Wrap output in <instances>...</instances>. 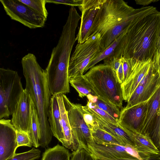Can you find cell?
<instances>
[{
	"label": "cell",
	"instance_id": "1",
	"mask_svg": "<svg viewBox=\"0 0 160 160\" xmlns=\"http://www.w3.org/2000/svg\"><path fill=\"white\" fill-rule=\"evenodd\" d=\"M160 37V12L152 6L135 18L125 31L123 57L152 60Z\"/></svg>",
	"mask_w": 160,
	"mask_h": 160
},
{
	"label": "cell",
	"instance_id": "2",
	"mask_svg": "<svg viewBox=\"0 0 160 160\" xmlns=\"http://www.w3.org/2000/svg\"><path fill=\"white\" fill-rule=\"evenodd\" d=\"M21 63L26 80L25 89L30 94L39 118L40 146L47 147L53 134L48 120L51 95L46 75L32 53L23 57Z\"/></svg>",
	"mask_w": 160,
	"mask_h": 160
},
{
	"label": "cell",
	"instance_id": "3",
	"mask_svg": "<svg viewBox=\"0 0 160 160\" xmlns=\"http://www.w3.org/2000/svg\"><path fill=\"white\" fill-rule=\"evenodd\" d=\"M79 21L76 17H68L58 43L52 49L48 66L43 70L52 96L70 92L68 66Z\"/></svg>",
	"mask_w": 160,
	"mask_h": 160
},
{
	"label": "cell",
	"instance_id": "4",
	"mask_svg": "<svg viewBox=\"0 0 160 160\" xmlns=\"http://www.w3.org/2000/svg\"><path fill=\"white\" fill-rule=\"evenodd\" d=\"M146 7L135 9L123 0H104L96 15L89 38L99 33L104 50L126 31Z\"/></svg>",
	"mask_w": 160,
	"mask_h": 160
},
{
	"label": "cell",
	"instance_id": "5",
	"mask_svg": "<svg viewBox=\"0 0 160 160\" xmlns=\"http://www.w3.org/2000/svg\"><path fill=\"white\" fill-rule=\"evenodd\" d=\"M83 76L101 100L119 109L123 108L121 84L112 67L100 64L91 68Z\"/></svg>",
	"mask_w": 160,
	"mask_h": 160
},
{
	"label": "cell",
	"instance_id": "6",
	"mask_svg": "<svg viewBox=\"0 0 160 160\" xmlns=\"http://www.w3.org/2000/svg\"><path fill=\"white\" fill-rule=\"evenodd\" d=\"M18 72L0 68V119L12 115L24 90Z\"/></svg>",
	"mask_w": 160,
	"mask_h": 160
},
{
	"label": "cell",
	"instance_id": "7",
	"mask_svg": "<svg viewBox=\"0 0 160 160\" xmlns=\"http://www.w3.org/2000/svg\"><path fill=\"white\" fill-rule=\"evenodd\" d=\"M101 40V36L98 33L83 43H78L70 59L69 79L83 75L89 64L103 51Z\"/></svg>",
	"mask_w": 160,
	"mask_h": 160
},
{
	"label": "cell",
	"instance_id": "8",
	"mask_svg": "<svg viewBox=\"0 0 160 160\" xmlns=\"http://www.w3.org/2000/svg\"><path fill=\"white\" fill-rule=\"evenodd\" d=\"M62 97L77 147L78 149L80 147L88 148V144L93 142L91 131L83 119L82 105L72 102L65 94H62Z\"/></svg>",
	"mask_w": 160,
	"mask_h": 160
},
{
	"label": "cell",
	"instance_id": "9",
	"mask_svg": "<svg viewBox=\"0 0 160 160\" xmlns=\"http://www.w3.org/2000/svg\"><path fill=\"white\" fill-rule=\"evenodd\" d=\"M0 2L12 19L31 29L44 26L47 19L19 0H0Z\"/></svg>",
	"mask_w": 160,
	"mask_h": 160
},
{
	"label": "cell",
	"instance_id": "10",
	"mask_svg": "<svg viewBox=\"0 0 160 160\" xmlns=\"http://www.w3.org/2000/svg\"><path fill=\"white\" fill-rule=\"evenodd\" d=\"M160 87V72L152 63L131 95L125 108H127L150 98Z\"/></svg>",
	"mask_w": 160,
	"mask_h": 160
},
{
	"label": "cell",
	"instance_id": "11",
	"mask_svg": "<svg viewBox=\"0 0 160 160\" xmlns=\"http://www.w3.org/2000/svg\"><path fill=\"white\" fill-rule=\"evenodd\" d=\"M153 96L145 101L128 108H123L120 112L118 119L119 125L130 131L140 133L149 103Z\"/></svg>",
	"mask_w": 160,
	"mask_h": 160
},
{
	"label": "cell",
	"instance_id": "12",
	"mask_svg": "<svg viewBox=\"0 0 160 160\" xmlns=\"http://www.w3.org/2000/svg\"><path fill=\"white\" fill-rule=\"evenodd\" d=\"M104 0H83L78 8L81 12V22L76 37L78 43H82L89 37V34L96 15Z\"/></svg>",
	"mask_w": 160,
	"mask_h": 160
},
{
	"label": "cell",
	"instance_id": "13",
	"mask_svg": "<svg viewBox=\"0 0 160 160\" xmlns=\"http://www.w3.org/2000/svg\"><path fill=\"white\" fill-rule=\"evenodd\" d=\"M32 100L29 93L24 89L17 103L11 120L16 130L25 132L28 135L31 125Z\"/></svg>",
	"mask_w": 160,
	"mask_h": 160
},
{
	"label": "cell",
	"instance_id": "14",
	"mask_svg": "<svg viewBox=\"0 0 160 160\" xmlns=\"http://www.w3.org/2000/svg\"><path fill=\"white\" fill-rule=\"evenodd\" d=\"M18 148L16 129L11 120H0V160L13 157Z\"/></svg>",
	"mask_w": 160,
	"mask_h": 160
},
{
	"label": "cell",
	"instance_id": "15",
	"mask_svg": "<svg viewBox=\"0 0 160 160\" xmlns=\"http://www.w3.org/2000/svg\"><path fill=\"white\" fill-rule=\"evenodd\" d=\"M88 148L97 160H113L123 158L135 159L128 147L114 144H88Z\"/></svg>",
	"mask_w": 160,
	"mask_h": 160
},
{
	"label": "cell",
	"instance_id": "16",
	"mask_svg": "<svg viewBox=\"0 0 160 160\" xmlns=\"http://www.w3.org/2000/svg\"><path fill=\"white\" fill-rule=\"evenodd\" d=\"M82 108L91 114L99 124V128L102 129L115 137L125 147H135V145L130 135L131 131L126 129L120 125L111 123L103 118L86 105L82 106Z\"/></svg>",
	"mask_w": 160,
	"mask_h": 160
},
{
	"label": "cell",
	"instance_id": "17",
	"mask_svg": "<svg viewBox=\"0 0 160 160\" xmlns=\"http://www.w3.org/2000/svg\"><path fill=\"white\" fill-rule=\"evenodd\" d=\"M153 62L150 59L137 61L128 79L121 84L123 99L128 102L131 95L149 70Z\"/></svg>",
	"mask_w": 160,
	"mask_h": 160
},
{
	"label": "cell",
	"instance_id": "18",
	"mask_svg": "<svg viewBox=\"0 0 160 160\" xmlns=\"http://www.w3.org/2000/svg\"><path fill=\"white\" fill-rule=\"evenodd\" d=\"M160 114V87L152 97L140 133L149 137Z\"/></svg>",
	"mask_w": 160,
	"mask_h": 160
},
{
	"label": "cell",
	"instance_id": "19",
	"mask_svg": "<svg viewBox=\"0 0 160 160\" xmlns=\"http://www.w3.org/2000/svg\"><path fill=\"white\" fill-rule=\"evenodd\" d=\"M48 120L53 135L64 147V137L62 126L61 114L57 95H52L51 97Z\"/></svg>",
	"mask_w": 160,
	"mask_h": 160
},
{
	"label": "cell",
	"instance_id": "20",
	"mask_svg": "<svg viewBox=\"0 0 160 160\" xmlns=\"http://www.w3.org/2000/svg\"><path fill=\"white\" fill-rule=\"evenodd\" d=\"M125 31L115 39L107 48L89 64L85 68L84 72L95 66L98 62L108 57L114 56L121 58L123 57L124 38Z\"/></svg>",
	"mask_w": 160,
	"mask_h": 160
},
{
	"label": "cell",
	"instance_id": "21",
	"mask_svg": "<svg viewBox=\"0 0 160 160\" xmlns=\"http://www.w3.org/2000/svg\"><path fill=\"white\" fill-rule=\"evenodd\" d=\"M57 95L61 114L62 126L64 137V147L72 151H75L78 149L73 137L67 113L64 107L62 94H60Z\"/></svg>",
	"mask_w": 160,
	"mask_h": 160
},
{
	"label": "cell",
	"instance_id": "22",
	"mask_svg": "<svg viewBox=\"0 0 160 160\" xmlns=\"http://www.w3.org/2000/svg\"><path fill=\"white\" fill-rule=\"evenodd\" d=\"M130 135L135 147L141 151L150 155L158 154L160 151L148 135L131 131Z\"/></svg>",
	"mask_w": 160,
	"mask_h": 160
},
{
	"label": "cell",
	"instance_id": "23",
	"mask_svg": "<svg viewBox=\"0 0 160 160\" xmlns=\"http://www.w3.org/2000/svg\"><path fill=\"white\" fill-rule=\"evenodd\" d=\"M31 125L28 136L32 146L37 148L40 146L39 143V136L40 123L38 113L32 100L31 102Z\"/></svg>",
	"mask_w": 160,
	"mask_h": 160
},
{
	"label": "cell",
	"instance_id": "24",
	"mask_svg": "<svg viewBox=\"0 0 160 160\" xmlns=\"http://www.w3.org/2000/svg\"><path fill=\"white\" fill-rule=\"evenodd\" d=\"M83 75L69 78L71 85L77 91L79 96L81 98L89 95L97 96L88 84Z\"/></svg>",
	"mask_w": 160,
	"mask_h": 160
},
{
	"label": "cell",
	"instance_id": "25",
	"mask_svg": "<svg viewBox=\"0 0 160 160\" xmlns=\"http://www.w3.org/2000/svg\"><path fill=\"white\" fill-rule=\"evenodd\" d=\"M71 154L66 148L58 144L46 149L43 154L42 160H70Z\"/></svg>",
	"mask_w": 160,
	"mask_h": 160
},
{
	"label": "cell",
	"instance_id": "26",
	"mask_svg": "<svg viewBox=\"0 0 160 160\" xmlns=\"http://www.w3.org/2000/svg\"><path fill=\"white\" fill-rule=\"evenodd\" d=\"M91 134L93 142L97 144H114L123 146L118 139L101 129L93 130Z\"/></svg>",
	"mask_w": 160,
	"mask_h": 160
},
{
	"label": "cell",
	"instance_id": "27",
	"mask_svg": "<svg viewBox=\"0 0 160 160\" xmlns=\"http://www.w3.org/2000/svg\"><path fill=\"white\" fill-rule=\"evenodd\" d=\"M87 97L88 100L94 103L98 108L118 121L120 112L119 108L102 101L98 96L89 95Z\"/></svg>",
	"mask_w": 160,
	"mask_h": 160
},
{
	"label": "cell",
	"instance_id": "28",
	"mask_svg": "<svg viewBox=\"0 0 160 160\" xmlns=\"http://www.w3.org/2000/svg\"><path fill=\"white\" fill-rule=\"evenodd\" d=\"M47 19L48 13L46 9V0H19Z\"/></svg>",
	"mask_w": 160,
	"mask_h": 160
},
{
	"label": "cell",
	"instance_id": "29",
	"mask_svg": "<svg viewBox=\"0 0 160 160\" xmlns=\"http://www.w3.org/2000/svg\"><path fill=\"white\" fill-rule=\"evenodd\" d=\"M40 153L39 149L33 148L26 152L15 153L13 157L6 160H34L40 158Z\"/></svg>",
	"mask_w": 160,
	"mask_h": 160
},
{
	"label": "cell",
	"instance_id": "30",
	"mask_svg": "<svg viewBox=\"0 0 160 160\" xmlns=\"http://www.w3.org/2000/svg\"><path fill=\"white\" fill-rule=\"evenodd\" d=\"M71 160H97L88 148L80 147L71 154Z\"/></svg>",
	"mask_w": 160,
	"mask_h": 160
},
{
	"label": "cell",
	"instance_id": "31",
	"mask_svg": "<svg viewBox=\"0 0 160 160\" xmlns=\"http://www.w3.org/2000/svg\"><path fill=\"white\" fill-rule=\"evenodd\" d=\"M86 105L98 115L106 119L108 121L117 125H120L118 121L111 116L106 112L98 108L94 103L88 100Z\"/></svg>",
	"mask_w": 160,
	"mask_h": 160
},
{
	"label": "cell",
	"instance_id": "32",
	"mask_svg": "<svg viewBox=\"0 0 160 160\" xmlns=\"http://www.w3.org/2000/svg\"><path fill=\"white\" fill-rule=\"evenodd\" d=\"M137 61L138 60L132 59H126L122 57L123 82L128 79L131 75L134 65Z\"/></svg>",
	"mask_w": 160,
	"mask_h": 160
},
{
	"label": "cell",
	"instance_id": "33",
	"mask_svg": "<svg viewBox=\"0 0 160 160\" xmlns=\"http://www.w3.org/2000/svg\"><path fill=\"white\" fill-rule=\"evenodd\" d=\"M16 135L18 148L22 146L32 147V144L27 133L16 130Z\"/></svg>",
	"mask_w": 160,
	"mask_h": 160
},
{
	"label": "cell",
	"instance_id": "34",
	"mask_svg": "<svg viewBox=\"0 0 160 160\" xmlns=\"http://www.w3.org/2000/svg\"><path fill=\"white\" fill-rule=\"evenodd\" d=\"M82 112L84 120L91 132L94 129L99 128V124L98 122L95 119L91 114L82 108Z\"/></svg>",
	"mask_w": 160,
	"mask_h": 160
},
{
	"label": "cell",
	"instance_id": "35",
	"mask_svg": "<svg viewBox=\"0 0 160 160\" xmlns=\"http://www.w3.org/2000/svg\"><path fill=\"white\" fill-rule=\"evenodd\" d=\"M160 133V114L157 118L149 137L159 150V136Z\"/></svg>",
	"mask_w": 160,
	"mask_h": 160
},
{
	"label": "cell",
	"instance_id": "36",
	"mask_svg": "<svg viewBox=\"0 0 160 160\" xmlns=\"http://www.w3.org/2000/svg\"><path fill=\"white\" fill-rule=\"evenodd\" d=\"M83 0H46L47 3L55 4H62L71 7H79L82 3Z\"/></svg>",
	"mask_w": 160,
	"mask_h": 160
},
{
	"label": "cell",
	"instance_id": "37",
	"mask_svg": "<svg viewBox=\"0 0 160 160\" xmlns=\"http://www.w3.org/2000/svg\"><path fill=\"white\" fill-rule=\"evenodd\" d=\"M156 68L160 72V52L157 51L152 60Z\"/></svg>",
	"mask_w": 160,
	"mask_h": 160
},
{
	"label": "cell",
	"instance_id": "38",
	"mask_svg": "<svg viewBox=\"0 0 160 160\" xmlns=\"http://www.w3.org/2000/svg\"><path fill=\"white\" fill-rule=\"evenodd\" d=\"M122 58L119 69L116 73L117 75L120 83L122 84L123 82V70L122 64Z\"/></svg>",
	"mask_w": 160,
	"mask_h": 160
},
{
	"label": "cell",
	"instance_id": "39",
	"mask_svg": "<svg viewBox=\"0 0 160 160\" xmlns=\"http://www.w3.org/2000/svg\"><path fill=\"white\" fill-rule=\"evenodd\" d=\"M159 0H135L136 3L137 4L146 6L152 2H158Z\"/></svg>",
	"mask_w": 160,
	"mask_h": 160
},
{
	"label": "cell",
	"instance_id": "40",
	"mask_svg": "<svg viewBox=\"0 0 160 160\" xmlns=\"http://www.w3.org/2000/svg\"><path fill=\"white\" fill-rule=\"evenodd\" d=\"M113 160H140L137 158L132 159V158H123ZM150 160H160V158L157 156H153L151 158Z\"/></svg>",
	"mask_w": 160,
	"mask_h": 160
},
{
	"label": "cell",
	"instance_id": "41",
	"mask_svg": "<svg viewBox=\"0 0 160 160\" xmlns=\"http://www.w3.org/2000/svg\"><path fill=\"white\" fill-rule=\"evenodd\" d=\"M157 51L160 52V37L159 41L158 49H157Z\"/></svg>",
	"mask_w": 160,
	"mask_h": 160
},
{
	"label": "cell",
	"instance_id": "42",
	"mask_svg": "<svg viewBox=\"0 0 160 160\" xmlns=\"http://www.w3.org/2000/svg\"><path fill=\"white\" fill-rule=\"evenodd\" d=\"M159 150L160 151V133L159 136Z\"/></svg>",
	"mask_w": 160,
	"mask_h": 160
},
{
	"label": "cell",
	"instance_id": "43",
	"mask_svg": "<svg viewBox=\"0 0 160 160\" xmlns=\"http://www.w3.org/2000/svg\"></svg>",
	"mask_w": 160,
	"mask_h": 160
},
{
	"label": "cell",
	"instance_id": "44",
	"mask_svg": "<svg viewBox=\"0 0 160 160\" xmlns=\"http://www.w3.org/2000/svg\"></svg>",
	"mask_w": 160,
	"mask_h": 160
}]
</instances>
